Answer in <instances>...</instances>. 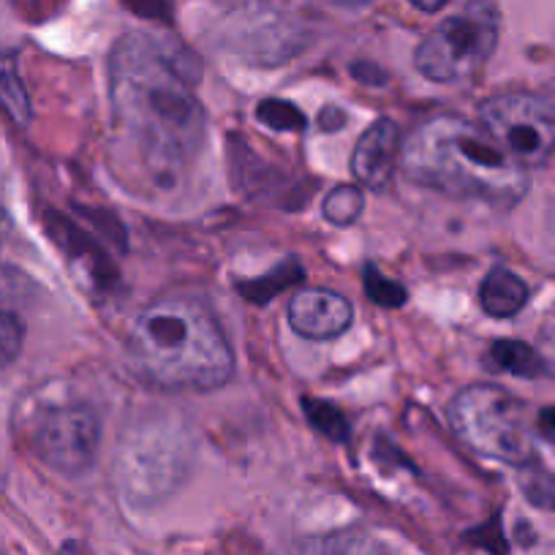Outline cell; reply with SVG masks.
I'll return each mask as SVG.
<instances>
[{
    "label": "cell",
    "instance_id": "cell-1",
    "mask_svg": "<svg viewBox=\"0 0 555 555\" xmlns=\"http://www.w3.org/2000/svg\"><path fill=\"white\" fill-rule=\"evenodd\" d=\"M106 74L112 109L133 145L158 169L185 167L205 139L199 63L175 41L133 30L115 41Z\"/></svg>",
    "mask_w": 555,
    "mask_h": 555
},
{
    "label": "cell",
    "instance_id": "cell-2",
    "mask_svg": "<svg viewBox=\"0 0 555 555\" xmlns=\"http://www.w3.org/2000/svg\"><path fill=\"white\" fill-rule=\"evenodd\" d=\"M403 175L423 189L512 207L526 196L528 169L512 162L482 126L457 115L430 117L400 151Z\"/></svg>",
    "mask_w": 555,
    "mask_h": 555
},
{
    "label": "cell",
    "instance_id": "cell-3",
    "mask_svg": "<svg viewBox=\"0 0 555 555\" xmlns=\"http://www.w3.org/2000/svg\"><path fill=\"white\" fill-rule=\"evenodd\" d=\"M131 367L167 389H218L232 378L234 351L199 300L164 297L139 313L128 333Z\"/></svg>",
    "mask_w": 555,
    "mask_h": 555
},
{
    "label": "cell",
    "instance_id": "cell-4",
    "mask_svg": "<svg viewBox=\"0 0 555 555\" xmlns=\"http://www.w3.org/2000/svg\"><path fill=\"white\" fill-rule=\"evenodd\" d=\"M189 468V430L169 416H158L122 436L115 455V482L128 504L153 506L185 482Z\"/></svg>",
    "mask_w": 555,
    "mask_h": 555
},
{
    "label": "cell",
    "instance_id": "cell-5",
    "mask_svg": "<svg viewBox=\"0 0 555 555\" xmlns=\"http://www.w3.org/2000/svg\"><path fill=\"white\" fill-rule=\"evenodd\" d=\"M447 414L452 430L479 455L515 468L537 457V425L526 403L506 389L472 384L452 398Z\"/></svg>",
    "mask_w": 555,
    "mask_h": 555
},
{
    "label": "cell",
    "instance_id": "cell-6",
    "mask_svg": "<svg viewBox=\"0 0 555 555\" xmlns=\"http://www.w3.org/2000/svg\"><path fill=\"white\" fill-rule=\"evenodd\" d=\"M501 17L493 0H468L450 20L436 25L414 52L416 72L439 85L477 77L499 44Z\"/></svg>",
    "mask_w": 555,
    "mask_h": 555
},
{
    "label": "cell",
    "instance_id": "cell-7",
    "mask_svg": "<svg viewBox=\"0 0 555 555\" xmlns=\"http://www.w3.org/2000/svg\"><path fill=\"white\" fill-rule=\"evenodd\" d=\"M479 126L522 169H537L555 151V109L533 93H501L479 106Z\"/></svg>",
    "mask_w": 555,
    "mask_h": 555
},
{
    "label": "cell",
    "instance_id": "cell-8",
    "mask_svg": "<svg viewBox=\"0 0 555 555\" xmlns=\"http://www.w3.org/2000/svg\"><path fill=\"white\" fill-rule=\"evenodd\" d=\"M30 447L55 472L82 474L93 466L101 447V420L90 405H47L34 416Z\"/></svg>",
    "mask_w": 555,
    "mask_h": 555
},
{
    "label": "cell",
    "instance_id": "cell-9",
    "mask_svg": "<svg viewBox=\"0 0 555 555\" xmlns=\"http://www.w3.org/2000/svg\"><path fill=\"white\" fill-rule=\"evenodd\" d=\"M354 308L333 289H302L289 302V322L297 335L308 340H333L349 330Z\"/></svg>",
    "mask_w": 555,
    "mask_h": 555
},
{
    "label": "cell",
    "instance_id": "cell-10",
    "mask_svg": "<svg viewBox=\"0 0 555 555\" xmlns=\"http://www.w3.org/2000/svg\"><path fill=\"white\" fill-rule=\"evenodd\" d=\"M403 142H400V126L389 117L373 122L351 153V172L357 183L367 191H384L392 183L395 164H398Z\"/></svg>",
    "mask_w": 555,
    "mask_h": 555
},
{
    "label": "cell",
    "instance_id": "cell-11",
    "mask_svg": "<svg viewBox=\"0 0 555 555\" xmlns=\"http://www.w3.org/2000/svg\"><path fill=\"white\" fill-rule=\"evenodd\" d=\"M528 286L520 275L506 267H495L479 286V306L493 319H512L526 308Z\"/></svg>",
    "mask_w": 555,
    "mask_h": 555
},
{
    "label": "cell",
    "instance_id": "cell-12",
    "mask_svg": "<svg viewBox=\"0 0 555 555\" xmlns=\"http://www.w3.org/2000/svg\"><path fill=\"white\" fill-rule=\"evenodd\" d=\"M292 555H382V550L362 528H340V531L300 539Z\"/></svg>",
    "mask_w": 555,
    "mask_h": 555
},
{
    "label": "cell",
    "instance_id": "cell-13",
    "mask_svg": "<svg viewBox=\"0 0 555 555\" xmlns=\"http://www.w3.org/2000/svg\"><path fill=\"white\" fill-rule=\"evenodd\" d=\"M0 109L20 128H28L34 120V104L14 55H0Z\"/></svg>",
    "mask_w": 555,
    "mask_h": 555
},
{
    "label": "cell",
    "instance_id": "cell-14",
    "mask_svg": "<svg viewBox=\"0 0 555 555\" xmlns=\"http://www.w3.org/2000/svg\"><path fill=\"white\" fill-rule=\"evenodd\" d=\"M490 362H493V367L512 373V376L533 378L544 373V360L539 349L522 344V340H495L490 346Z\"/></svg>",
    "mask_w": 555,
    "mask_h": 555
},
{
    "label": "cell",
    "instance_id": "cell-15",
    "mask_svg": "<svg viewBox=\"0 0 555 555\" xmlns=\"http://www.w3.org/2000/svg\"><path fill=\"white\" fill-rule=\"evenodd\" d=\"M515 482L528 504H533L537 509H555V474L542 466L537 457L517 466Z\"/></svg>",
    "mask_w": 555,
    "mask_h": 555
},
{
    "label": "cell",
    "instance_id": "cell-16",
    "mask_svg": "<svg viewBox=\"0 0 555 555\" xmlns=\"http://www.w3.org/2000/svg\"><path fill=\"white\" fill-rule=\"evenodd\" d=\"M297 281H302V267L295 259H286L270 275L256 278L250 284H237V289L248 302H270L278 292H284L286 286L297 284Z\"/></svg>",
    "mask_w": 555,
    "mask_h": 555
},
{
    "label": "cell",
    "instance_id": "cell-17",
    "mask_svg": "<svg viewBox=\"0 0 555 555\" xmlns=\"http://www.w3.org/2000/svg\"><path fill=\"white\" fill-rule=\"evenodd\" d=\"M362 207H365V194L357 185H335L322 202V212L330 223L335 227H349L357 218L362 216Z\"/></svg>",
    "mask_w": 555,
    "mask_h": 555
},
{
    "label": "cell",
    "instance_id": "cell-18",
    "mask_svg": "<svg viewBox=\"0 0 555 555\" xmlns=\"http://www.w3.org/2000/svg\"><path fill=\"white\" fill-rule=\"evenodd\" d=\"M302 405H306L308 420H311V425L319 430V434L327 436L330 441H338V444L340 441H349V420H346L333 403L306 398L302 400Z\"/></svg>",
    "mask_w": 555,
    "mask_h": 555
},
{
    "label": "cell",
    "instance_id": "cell-19",
    "mask_svg": "<svg viewBox=\"0 0 555 555\" xmlns=\"http://www.w3.org/2000/svg\"><path fill=\"white\" fill-rule=\"evenodd\" d=\"M362 286H365V295L382 308H400L409 300L403 286L398 281H392V278L384 275V272H378L376 264H365V270H362Z\"/></svg>",
    "mask_w": 555,
    "mask_h": 555
},
{
    "label": "cell",
    "instance_id": "cell-20",
    "mask_svg": "<svg viewBox=\"0 0 555 555\" xmlns=\"http://www.w3.org/2000/svg\"><path fill=\"white\" fill-rule=\"evenodd\" d=\"M256 117H259L264 126L275 128V131H300V128L306 126V115H302L295 104L278 99L261 101L259 109H256Z\"/></svg>",
    "mask_w": 555,
    "mask_h": 555
},
{
    "label": "cell",
    "instance_id": "cell-21",
    "mask_svg": "<svg viewBox=\"0 0 555 555\" xmlns=\"http://www.w3.org/2000/svg\"><path fill=\"white\" fill-rule=\"evenodd\" d=\"M25 344V324L17 313L0 308V371L12 365Z\"/></svg>",
    "mask_w": 555,
    "mask_h": 555
},
{
    "label": "cell",
    "instance_id": "cell-22",
    "mask_svg": "<svg viewBox=\"0 0 555 555\" xmlns=\"http://www.w3.org/2000/svg\"><path fill=\"white\" fill-rule=\"evenodd\" d=\"M131 12H137L139 17L147 20H167L169 17V3L167 0H122Z\"/></svg>",
    "mask_w": 555,
    "mask_h": 555
},
{
    "label": "cell",
    "instance_id": "cell-23",
    "mask_svg": "<svg viewBox=\"0 0 555 555\" xmlns=\"http://www.w3.org/2000/svg\"><path fill=\"white\" fill-rule=\"evenodd\" d=\"M533 425H537V436H542L544 441H555V405L539 411Z\"/></svg>",
    "mask_w": 555,
    "mask_h": 555
},
{
    "label": "cell",
    "instance_id": "cell-24",
    "mask_svg": "<svg viewBox=\"0 0 555 555\" xmlns=\"http://www.w3.org/2000/svg\"><path fill=\"white\" fill-rule=\"evenodd\" d=\"M539 354L544 360V371H550L555 376V330L544 335L542 346H539Z\"/></svg>",
    "mask_w": 555,
    "mask_h": 555
},
{
    "label": "cell",
    "instance_id": "cell-25",
    "mask_svg": "<svg viewBox=\"0 0 555 555\" xmlns=\"http://www.w3.org/2000/svg\"><path fill=\"white\" fill-rule=\"evenodd\" d=\"M409 3L420 9V12H439V9H444L450 0H409Z\"/></svg>",
    "mask_w": 555,
    "mask_h": 555
},
{
    "label": "cell",
    "instance_id": "cell-26",
    "mask_svg": "<svg viewBox=\"0 0 555 555\" xmlns=\"http://www.w3.org/2000/svg\"><path fill=\"white\" fill-rule=\"evenodd\" d=\"M7 229H9V221H7V212L0 210V243H3V237H7Z\"/></svg>",
    "mask_w": 555,
    "mask_h": 555
}]
</instances>
